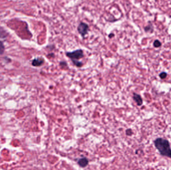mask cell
I'll return each mask as SVG.
<instances>
[{
  "instance_id": "1",
  "label": "cell",
  "mask_w": 171,
  "mask_h": 170,
  "mask_svg": "<svg viewBox=\"0 0 171 170\" xmlns=\"http://www.w3.org/2000/svg\"><path fill=\"white\" fill-rule=\"evenodd\" d=\"M154 143L161 155L171 158V148L168 140L158 138L154 140Z\"/></svg>"
},
{
  "instance_id": "2",
  "label": "cell",
  "mask_w": 171,
  "mask_h": 170,
  "mask_svg": "<svg viewBox=\"0 0 171 170\" xmlns=\"http://www.w3.org/2000/svg\"><path fill=\"white\" fill-rule=\"evenodd\" d=\"M66 55L70 58L72 62L79 61V60L81 59L84 57V52L82 49H79L74 50L72 52H67L66 53Z\"/></svg>"
},
{
  "instance_id": "3",
  "label": "cell",
  "mask_w": 171,
  "mask_h": 170,
  "mask_svg": "<svg viewBox=\"0 0 171 170\" xmlns=\"http://www.w3.org/2000/svg\"><path fill=\"white\" fill-rule=\"evenodd\" d=\"M77 30L79 33L81 35L82 37H84L88 33V32L89 31V27L87 24L81 22L78 26Z\"/></svg>"
},
{
  "instance_id": "4",
  "label": "cell",
  "mask_w": 171,
  "mask_h": 170,
  "mask_svg": "<svg viewBox=\"0 0 171 170\" xmlns=\"http://www.w3.org/2000/svg\"><path fill=\"white\" fill-rule=\"evenodd\" d=\"M78 164L81 167L85 168L88 165L89 160L86 158H82L78 160Z\"/></svg>"
},
{
  "instance_id": "5",
  "label": "cell",
  "mask_w": 171,
  "mask_h": 170,
  "mask_svg": "<svg viewBox=\"0 0 171 170\" xmlns=\"http://www.w3.org/2000/svg\"><path fill=\"white\" fill-rule=\"evenodd\" d=\"M44 62V60L43 58H37L33 60L32 65L34 67H40L42 66Z\"/></svg>"
},
{
  "instance_id": "6",
  "label": "cell",
  "mask_w": 171,
  "mask_h": 170,
  "mask_svg": "<svg viewBox=\"0 0 171 170\" xmlns=\"http://www.w3.org/2000/svg\"><path fill=\"white\" fill-rule=\"evenodd\" d=\"M133 99L137 103L138 106H141L143 104V99L141 96L137 93H134L133 95Z\"/></svg>"
},
{
  "instance_id": "7",
  "label": "cell",
  "mask_w": 171,
  "mask_h": 170,
  "mask_svg": "<svg viewBox=\"0 0 171 170\" xmlns=\"http://www.w3.org/2000/svg\"><path fill=\"white\" fill-rule=\"evenodd\" d=\"M144 30L147 33L150 32L151 33H152L154 31V28L152 24H149V25L145 27L144 28Z\"/></svg>"
},
{
  "instance_id": "8",
  "label": "cell",
  "mask_w": 171,
  "mask_h": 170,
  "mask_svg": "<svg viewBox=\"0 0 171 170\" xmlns=\"http://www.w3.org/2000/svg\"><path fill=\"white\" fill-rule=\"evenodd\" d=\"M8 36V33L3 28L0 27V38H5Z\"/></svg>"
},
{
  "instance_id": "9",
  "label": "cell",
  "mask_w": 171,
  "mask_h": 170,
  "mask_svg": "<svg viewBox=\"0 0 171 170\" xmlns=\"http://www.w3.org/2000/svg\"><path fill=\"white\" fill-rule=\"evenodd\" d=\"M153 45L155 47L158 48V47H160L162 45V43L158 39H156L154 41L153 43Z\"/></svg>"
},
{
  "instance_id": "10",
  "label": "cell",
  "mask_w": 171,
  "mask_h": 170,
  "mask_svg": "<svg viewBox=\"0 0 171 170\" xmlns=\"http://www.w3.org/2000/svg\"><path fill=\"white\" fill-rule=\"evenodd\" d=\"M5 51V46L3 43L0 41V55L3 54Z\"/></svg>"
},
{
  "instance_id": "11",
  "label": "cell",
  "mask_w": 171,
  "mask_h": 170,
  "mask_svg": "<svg viewBox=\"0 0 171 170\" xmlns=\"http://www.w3.org/2000/svg\"><path fill=\"white\" fill-rule=\"evenodd\" d=\"M159 76L162 79H165L167 76V73L165 72H162L159 74Z\"/></svg>"
},
{
  "instance_id": "12",
  "label": "cell",
  "mask_w": 171,
  "mask_h": 170,
  "mask_svg": "<svg viewBox=\"0 0 171 170\" xmlns=\"http://www.w3.org/2000/svg\"><path fill=\"white\" fill-rule=\"evenodd\" d=\"M126 134L127 136H131L133 134L132 130L131 129H128L126 131Z\"/></svg>"
},
{
  "instance_id": "13",
  "label": "cell",
  "mask_w": 171,
  "mask_h": 170,
  "mask_svg": "<svg viewBox=\"0 0 171 170\" xmlns=\"http://www.w3.org/2000/svg\"><path fill=\"white\" fill-rule=\"evenodd\" d=\"M114 36V34H111L109 35V37H110V38H112V37H113Z\"/></svg>"
}]
</instances>
